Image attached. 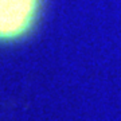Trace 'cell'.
<instances>
[{"label":"cell","mask_w":121,"mask_h":121,"mask_svg":"<svg viewBox=\"0 0 121 121\" xmlns=\"http://www.w3.org/2000/svg\"><path fill=\"white\" fill-rule=\"evenodd\" d=\"M40 0H0V42L23 38L34 27Z\"/></svg>","instance_id":"cell-1"}]
</instances>
